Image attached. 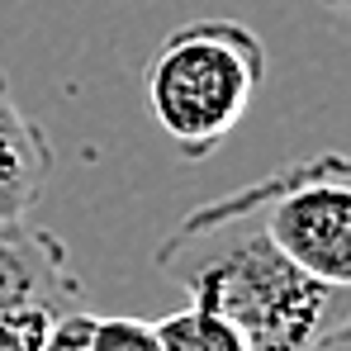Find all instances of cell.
Listing matches in <instances>:
<instances>
[{
  "label": "cell",
  "mask_w": 351,
  "mask_h": 351,
  "mask_svg": "<svg viewBox=\"0 0 351 351\" xmlns=\"http://www.w3.org/2000/svg\"><path fill=\"white\" fill-rule=\"evenodd\" d=\"M152 261L185 304L228 318L252 351H332L351 337L347 285L299 271L237 195L190 209Z\"/></svg>",
  "instance_id": "1"
},
{
  "label": "cell",
  "mask_w": 351,
  "mask_h": 351,
  "mask_svg": "<svg viewBox=\"0 0 351 351\" xmlns=\"http://www.w3.org/2000/svg\"><path fill=\"white\" fill-rule=\"evenodd\" d=\"M266 81V43L228 14L190 19L171 29L143 71L152 123L185 162L214 157L247 119Z\"/></svg>",
  "instance_id": "2"
},
{
  "label": "cell",
  "mask_w": 351,
  "mask_h": 351,
  "mask_svg": "<svg viewBox=\"0 0 351 351\" xmlns=\"http://www.w3.org/2000/svg\"><path fill=\"white\" fill-rule=\"evenodd\" d=\"M233 195L299 271L328 285H351V185L342 152L285 162Z\"/></svg>",
  "instance_id": "3"
},
{
  "label": "cell",
  "mask_w": 351,
  "mask_h": 351,
  "mask_svg": "<svg viewBox=\"0 0 351 351\" xmlns=\"http://www.w3.org/2000/svg\"><path fill=\"white\" fill-rule=\"evenodd\" d=\"M86 280L53 228L29 219L0 223V313H81Z\"/></svg>",
  "instance_id": "4"
},
{
  "label": "cell",
  "mask_w": 351,
  "mask_h": 351,
  "mask_svg": "<svg viewBox=\"0 0 351 351\" xmlns=\"http://www.w3.org/2000/svg\"><path fill=\"white\" fill-rule=\"evenodd\" d=\"M53 143L34 119L19 110L5 71H0V223L29 219L48 176H53Z\"/></svg>",
  "instance_id": "5"
},
{
  "label": "cell",
  "mask_w": 351,
  "mask_h": 351,
  "mask_svg": "<svg viewBox=\"0 0 351 351\" xmlns=\"http://www.w3.org/2000/svg\"><path fill=\"white\" fill-rule=\"evenodd\" d=\"M152 328H157L162 351H252L228 318H219L214 308H199V304L176 308L167 318H157Z\"/></svg>",
  "instance_id": "6"
},
{
  "label": "cell",
  "mask_w": 351,
  "mask_h": 351,
  "mask_svg": "<svg viewBox=\"0 0 351 351\" xmlns=\"http://www.w3.org/2000/svg\"><path fill=\"white\" fill-rule=\"evenodd\" d=\"M86 351H162V347H157L152 318H133V313H90Z\"/></svg>",
  "instance_id": "7"
},
{
  "label": "cell",
  "mask_w": 351,
  "mask_h": 351,
  "mask_svg": "<svg viewBox=\"0 0 351 351\" xmlns=\"http://www.w3.org/2000/svg\"><path fill=\"white\" fill-rule=\"evenodd\" d=\"M53 323L48 313H0V351H38Z\"/></svg>",
  "instance_id": "8"
},
{
  "label": "cell",
  "mask_w": 351,
  "mask_h": 351,
  "mask_svg": "<svg viewBox=\"0 0 351 351\" xmlns=\"http://www.w3.org/2000/svg\"><path fill=\"white\" fill-rule=\"evenodd\" d=\"M86 328H90V313L86 308L81 313H62L58 323L48 328V337H43L38 351H86Z\"/></svg>",
  "instance_id": "9"
},
{
  "label": "cell",
  "mask_w": 351,
  "mask_h": 351,
  "mask_svg": "<svg viewBox=\"0 0 351 351\" xmlns=\"http://www.w3.org/2000/svg\"><path fill=\"white\" fill-rule=\"evenodd\" d=\"M328 10H332L337 19H347V14H351V0H328Z\"/></svg>",
  "instance_id": "10"
}]
</instances>
